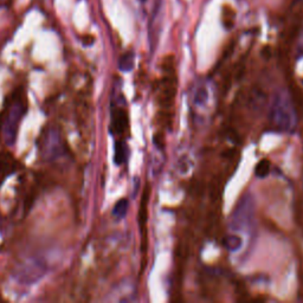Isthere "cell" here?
Listing matches in <instances>:
<instances>
[{
	"label": "cell",
	"mask_w": 303,
	"mask_h": 303,
	"mask_svg": "<svg viewBox=\"0 0 303 303\" xmlns=\"http://www.w3.org/2000/svg\"><path fill=\"white\" fill-rule=\"evenodd\" d=\"M39 154L44 160H57L65 153V144L56 128H48L38 140Z\"/></svg>",
	"instance_id": "obj_3"
},
{
	"label": "cell",
	"mask_w": 303,
	"mask_h": 303,
	"mask_svg": "<svg viewBox=\"0 0 303 303\" xmlns=\"http://www.w3.org/2000/svg\"><path fill=\"white\" fill-rule=\"evenodd\" d=\"M127 157V147L122 141H117L116 144H115V156H114V160L116 165H121L124 163Z\"/></svg>",
	"instance_id": "obj_9"
},
{
	"label": "cell",
	"mask_w": 303,
	"mask_h": 303,
	"mask_svg": "<svg viewBox=\"0 0 303 303\" xmlns=\"http://www.w3.org/2000/svg\"><path fill=\"white\" fill-rule=\"evenodd\" d=\"M45 272H47V264L44 262H42L41 259H30L18 269V271L16 272V277L18 282L32 284L39 281Z\"/></svg>",
	"instance_id": "obj_4"
},
{
	"label": "cell",
	"mask_w": 303,
	"mask_h": 303,
	"mask_svg": "<svg viewBox=\"0 0 303 303\" xmlns=\"http://www.w3.org/2000/svg\"><path fill=\"white\" fill-rule=\"evenodd\" d=\"M270 123L276 130L283 133H292L296 129L297 116L292 102L288 95L279 93L272 100L270 107Z\"/></svg>",
	"instance_id": "obj_1"
},
{
	"label": "cell",
	"mask_w": 303,
	"mask_h": 303,
	"mask_svg": "<svg viewBox=\"0 0 303 303\" xmlns=\"http://www.w3.org/2000/svg\"><path fill=\"white\" fill-rule=\"evenodd\" d=\"M223 244L229 251H237L242 246V238L238 236H227L224 238Z\"/></svg>",
	"instance_id": "obj_11"
},
{
	"label": "cell",
	"mask_w": 303,
	"mask_h": 303,
	"mask_svg": "<svg viewBox=\"0 0 303 303\" xmlns=\"http://www.w3.org/2000/svg\"><path fill=\"white\" fill-rule=\"evenodd\" d=\"M113 127L114 130L121 133L127 127V116L122 110H118L113 115Z\"/></svg>",
	"instance_id": "obj_7"
},
{
	"label": "cell",
	"mask_w": 303,
	"mask_h": 303,
	"mask_svg": "<svg viewBox=\"0 0 303 303\" xmlns=\"http://www.w3.org/2000/svg\"><path fill=\"white\" fill-rule=\"evenodd\" d=\"M134 67V54L133 52H126L118 61V68L121 71H130Z\"/></svg>",
	"instance_id": "obj_8"
},
{
	"label": "cell",
	"mask_w": 303,
	"mask_h": 303,
	"mask_svg": "<svg viewBox=\"0 0 303 303\" xmlns=\"http://www.w3.org/2000/svg\"><path fill=\"white\" fill-rule=\"evenodd\" d=\"M265 100L266 96L262 91V89L255 88L252 90V93L250 94V107H251V109L258 111L263 108V105L265 103Z\"/></svg>",
	"instance_id": "obj_5"
},
{
	"label": "cell",
	"mask_w": 303,
	"mask_h": 303,
	"mask_svg": "<svg viewBox=\"0 0 303 303\" xmlns=\"http://www.w3.org/2000/svg\"><path fill=\"white\" fill-rule=\"evenodd\" d=\"M270 169H271V164H270V161L266 159H263L262 161H259V163L257 164L255 169L256 177L259 178V179H264V178L269 176Z\"/></svg>",
	"instance_id": "obj_10"
},
{
	"label": "cell",
	"mask_w": 303,
	"mask_h": 303,
	"mask_svg": "<svg viewBox=\"0 0 303 303\" xmlns=\"http://www.w3.org/2000/svg\"><path fill=\"white\" fill-rule=\"evenodd\" d=\"M26 108L28 105L24 95H15L8 105L2 127L3 137L8 146H12L16 142L19 124L26 113Z\"/></svg>",
	"instance_id": "obj_2"
},
{
	"label": "cell",
	"mask_w": 303,
	"mask_h": 303,
	"mask_svg": "<svg viewBox=\"0 0 303 303\" xmlns=\"http://www.w3.org/2000/svg\"><path fill=\"white\" fill-rule=\"evenodd\" d=\"M233 21H235V11L230 8V6L225 5L223 8V23L225 25L226 29H230L233 26Z\"/></svg>",
	"instance_id": "obj_13"
},
{
	"label": "cell",
	"mask_w": 303,
	"mask_h": 303,
	"mask_svg": "<svg viewBox=\"0 0 303 303\" xmlns=\"http://www.w3.org/2000/svg\"><path fill=\"white\" fill-rule=\"evenodd\" d=\"M207 98H209V93L205 87H199L197 89L196 94H194V103L197 105H203L207 102Z\"/></svg>",
	"instance_id": "obj_14"
},
{
	"label": "cell",
	"mask_w": 303,
	"mask_h": 303,
	"mask_svg": "<svg viewBox=\"0 0 303 303\" xmlns=\"http://www.w3.org/2000/svg\"><path fill=\"white\" fill-rule=\"evenodd\" d=\"M128 206H129V204H128L127 199H124V198L120 199L116 204H115L114 210H113V215L118 219L124 218V217H126V215H127Z\"/></svg>",
	"instance_id": "obj_12"
},
{
	"label": "cell",
	"mask_w": 303,
	"mask_h": 303,
	"mask_svg": "<svg viewBox=\"0 0 303 303\" xmlns=\"http://www.w3.org/2000/svg\"><path fill=\"white\" fill-rule=\"evenodd\" d=\"M11 2V0H0V5H4V4H8V3Z\"/></svg>",
	"instance_id": "obj_15"
},
{
	"label": "cell",
	"mask_w": 303,
	"mask_h": 303,
	"mask_svg": "<svg viewBox=\"0 0 303 303\" xmlns=\"http://www.w3.org/2000/svg\"><path fill=\"white\" fill-rule=\"evenodd\" d=\"M13 164H15V160L12 159L11 156L0 154V180H3L5 177H8L9 174L12 172Z\"/></svg>",
	"instance_id": "obj_6"
}]
</instances>
